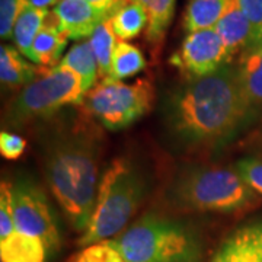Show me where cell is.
<instances>
[{
  "mask_svg": "<svg viewBox=\"0 0 262 262\" xmlns=\"http://www.w3.org/2000/svg\"><path fill=\"white\" fill-rule=\"evenodd\" d=\"M252 110L237 67L229 63L181 88L169 103V120L179 137L214 143L233 134Z\"/></svg>",
  "mask_w": 262,
  "mask_h": 262,
  "instance_id": "1",
  "label": "cell"
},
{
  "mask_svg": "<svg viewBox=\"0 0 262 262\" xmlns=\"http://www.w3.org/2000/svg\"><path fill=\"white\" fill-rule=\"evenodd\" d=\"M48 185L69 222L83 233L98 195V153L86 139L57 141L46 160Z\"/></svg>",
  "mask_w": 262,
  "mask_h": 262,
  "instance_id": "2",
  "label": "cell"
},
{
  "mask_svg": "<svg viewBox=\"0 0 262 262\" xmlns=\"http://www.w3.org/2000/svg\"><path fill=\"white\" fill-rule=\"evenodd\" d=\"M141 196L143 184L139 175L125 160H115L99 182L94 214L79 245L89 246L117 236L136 213Z\"/></svg>",
  "mask_w": 262,
  "mask_h": 262,
  "instance_id": "3",
  "label": "cell"
},
{
  "mask_svg": "<svg viewBox=\"0 0 262 262\" xmlns=\"http://www.w3.org/2000/svg\"><path fill=\"white\" fill-rule=\"evenodd\" d=\"M125 262H195L200 245L181 223L144 215L113 239Z\"/></svg>",
  "mask_w": 262,
  "mask_h": 262,
  "instance_id": "4",
  "label": "cell"
},
{
  "mask_svg": "<svg viewBox=\"0 0 262 262\" xmlns=\"http://www.w3.org/2000/svg\"><path fill=\"white\" fill-rule=\"evenodd\" d=\"M255 191L230 169H198L185 175L177 187V198L195 211L234 213L255 200Z\"/></svg>",
  "mask_w": 262,
  "mask_h": 262,
  "instance_id": "5",
  "label": "cell"
},
{
  "mask_svg": "<svg viewBox=\"0 0 262 262\" xmlns=\"http://www.w3.org/2000/svg\"><path fill=\"white\" fill-rule=\"evenodd\" d=\"M155 102V88L141 77L134 83H124L105 77L84 95L88 113L110 130H121L149 113Z\"/></svg>",
  "mask_w": 262,
  "mask_h": 262,
  "instance_id": "6",
  "label": "cell"
},
{
  "mask_svg": "<svg viewBox=\"0 0 262 262\" xmlns=\"http://www.w3.org/2000/svg\"><path fill=\"white\" fill-rule=\"evenodd\" d=\"M84 95L80 77L58 64L20 91L10 105L9 121L24 124L53 115L67 105L80 103Z\"/></svg>",
  "mask_w": 262,
  "mask_h": 262,
  "instance_id": "7",
  "label": "cell"
},
{
  "mask_svg": "<svg viewBox=\"0 0 262 262\" xmlns=\"http://www.w3.org/2000/svg\"><path fill=\"white\" fill-rule=\"evenodd\" d=\"M10 206L16 230L39 239L48 253L60 246V234L46 195L34 184L19 181L10 187Z\"/></svg>",
  "mask_w": 262,
  "mask_h": 262,
  "instance_id": "8",
  "label": "cell"
},
{
  "mask_svg": "<svg viewBox=\"0 0 262 262\" xmlns=\"http://www.w3.org/2000/svg\"><path fill=\"white\" fill-rule=\"evenodd\" d=\"M170 61L185 75L198 79L229 64L232 56L215 28H208L189 32Z\"/></svg>",
  "mask_w": 262,
  "mask_h": 262,
  "instance_id": "9",
  "label": "cell"
},
{
  "mask_svg": "<svg viewBox=\"0 0 262 262\" xmlns=\"http://www.w3.org/2000/svg\"><path fill=\"white\" fill-rule=\"evenodd\" d=\"M9 182L0 187V259L2 262H46L48 251L46 245L16 230L10 206Z\"/></svg>",
  "mask_w": 262,
  "mask_h": 262,
  "instance_id": "10",
  "label": "cell"
},
{
  "mask_svg": "<svg viewBox=\"0 0 262 262\" xmlns=\"http://www.w3.org/2000/svg\"><path fill=\"white\" fill-rule=\"evenodd\" d=\"M53 12L69 39L91 37L102 22L111 18L110 13L96 9L84 0H61Z\"/></svg>",
  "mask_w": 262,
  "mask_h": 262,
  "instance_id": "11",
  "label": "cell"
},
{
  "mask_svg": "<svg viewBox=\"0 0 262 262\" xmlns=\"http://www.w3.org/2000/svg\"><path fill=\"white\" fill-rule=\"evenodd\" d=\"M211 262H262V222L242 226L229 234Z\"/></svg>",
  "mask_w": 262,
  "mask_h": 262,
  "instance_id": "12",
  "label": "cell"
},
{
  "mask_svg": "<svg viewBox=\"0 0 262 262\" xmlns=\"http://www.w3.org/2000/svg\"><path fill=\"white\" fill-rule=\"evenodd\" d=\"M215 31L225 42L233 58L236 54H242L246 48L253 44V31L248 20L239 0H229L225 12L215 24Z\"/></svg>",
  "mask_w": 262,
  "mask_h": 262,
  "instance_id": "13",
  "label": "cell"
},
{
  "mask_svg": "<svg viewBox=\"0 0 262 262\" xmlns=\"http://www.w3.org/2000/svg\"><path fill=\"white\" fill-rule=\"evenodd\" d=\"M67 42H69V37L60 28L56 13L50 12L46 25L34 39L28 58L32 63L46 67L47 70L53 69L58 66Z\"/></svg>",
  "mask_w": 262,
  "mask_h": 262,
  "instance_id": "14",
  "label": "cell"
},
{
  "mask_svg": "<svg viewBox=\"0 0 262 262\" xmlns=\"http://www.w3.org/2000/svg\"><path fill=\"white\" fill-rule=\"evenodd\" d=\"M241 83L253 110L262 106V42H256L241 54L237 64Z\"/></svg>",
  "mask_w": 262,
  "mask_h": 262,
  "instance_id": "15",
  "label": "cell"
},
{
  "mask_svg": "<svg viewBox=\"0 0 262 262\" xmlns=\"http://www.w3.org/2000/svg\"><path fill=\"white\" fill-rule=\"evenodd\" d=\"M48 13H50L48 10L38 9L35 6H32L29 2L19 13L18 19L15 22V27H13L12 38L15 41L16 48L20 51V54L27 58L29 57L34 39L47 22Z\"/></svg>",
  "mask_w": 262,
  "mask_h": 262,
  "instance_id": "16",
  "label": "cell"
},
{
  "mask_svg": "<svg viewBox=\"0 0 262 262\" xmlns=\"http://www.w3.org/2000/svg\"><path fill=\"white\" fill-rule=\"evenodd\" d=\"M37 69L22 57L18 48L2 46L0 48V79L9 88L27 86L35 80Z\"/></svg>",
  "mask_w": 262,
  "mask_h": 262,
  "instance_id": "17",
  "label": "cell"
},
{
  "mask_svg": "<svg viewBox=\"0 0 262 262\" xmlns=\"http://www.w3.org/2000/svg\"><path fill=\"white\" fill-rule=\"evenodd\" d=\"M60 66L72 70L73 73L80 77L86 94L96 84L99 69H98L94 50L91 47L89 41L79 42L70 48L69 53L61 58Z\"/></svg>",
  "mask_w": 262,
  "mask_h": 262,
  "instance_id": "18",
  "label": "cell"
},
{
  "mask_svg": "<svg viewBox=\"0 0 262 262\" xmlns=\"http://www.w3.org/2000/svg\"><path fill=\"white\" fill-rule=\"evenodd\" d=\"M143 6L147 13V28L146 35L151 46L158 47L166 35L169 25L175 13L177 0H133Z\"/></svg>",
  "mask_w": 262,
  "mask_h": 262,
  "instance_id": "19",
  "label": "cell"
},
{
  "mask_svg": "<svg viewBox=\"0 0 262 262\" xmlns=\"http://www.w3.org/2000/svg\"><path fill=\"white\" fill-rule=\"evenodd\" d=\"M227 2L229 0H189L184 18V27L188 34L214 28L225 12Z\"/></svg>",
  "mask_w": 262,
  "mask_h": 262,
  "instance_id": "20",
  "label": "cell"
},
{
  "mask_svg": "<svg viewBox=\"0 0 262 262\" xmlns=\"http://www.w3.org/2000/svg\"><path fill=\"white\" fill-rule=\"evenodd\" d=\"M118 41H128L139 37L143 29L147 28V13L137 2H127L110 18Z\"/></svg>",
  "mask_w": 262,
  "mask_h": 262,
  "instance_id": "21",
  "label": "cell"
},
{
  "mask_svg": "<svg viewBox=\"0 0 262 262\" xmlns=\"http://www.w3.org/2000/svg\"><path fill=\"white\" fill-rule=\"evenodd\" d=\"M91 47L94 50L95 58L99 69V76L111 77V64H113V56L115 47L118 44V38L114 32L111 20H105L98 28L95 29L94 34L89 37Z\"/></svg>",
  "mask_w": 262,
  "mask_h": 262,
  "instance_id": "22",
  "label": "cell"
},
{
  "mask_svg": "<svg viewBox=\"0 0 262 262\" xmlns=\"http://www.w3.org/2000/svg\"><path fill=\"white\" fill-rule=\"evenodd\" d=\"M144 67L146 60L140 50L127 41H118L113 56L111 77L115 80H124L139 75Z\"/></svg>",
  "mask_w": 262,
  "mask_h": 262,
  "instance_id": "23",
  "label": "cell"
},
{
  "mask_svg": "<svg viewBox=\"0 0 262 262\" xmlns=\"http://www.w3.org/2000/svg\"><path fill=\"white\" fill-rule=\"evenodd\" d=\"M73 262H125L113 241H103L84 246L82 252L75 256Z\"/></svg>",
  "mask_w": 262,
  "mask_h": 262,
  "instance_id": "24",
  "label": "cell"
},
{
  "mask_svg": "<svg viewBox=\"0 0 262 262\" xmlns=\"http://www.w3.org/2000/svg\"><path fill=\"white\" fill-rule=\"evenodd\" d=\"M28 0H0V37L9 39L13 34V27L19 13Z\"/></svg>",
  "mask_w": 262,
  "mask_h": 262,
  "instance_id": "25",
  "label": "cell"
},
{
  "mask_svg": "<svg viewBox=\"0 0 262 262\" xmlns=\"http://www.w3.org/2000/svg\"><path fill=\"white\" fill-rule=\"evenodd\" d=\"M236 172L252 188L262 195V160L246 158L236 163Z\"/></svg>",
  "mask_w": 262,
  "mask_h": 262,
  "instance_id": "26",
  "label": "cell"
},
{
  "mask_svg": "<svg viewBox=\"0 0 262 262\" xmlns=\"http://www.w3.org/2000/svg\"><path fill=\"white\" fill-rule=\"evenodd\" d=\"M253 31V44L262 42V0H239ZM252 44V46H253Z\"/></svg>",
  "mask_w": 262,
  "mask_h": 262,
  "instance_id": "27",
  "label": "cell"
},
{
  "mask_svg": "<svg viewBox=\"0 0 262 262\" xmlns=\"http://www.w3.org/2000/svg\"><path fill=\"white\" fill-rule=\"evenodd\" d=\"M25 147H27V141L18 134H13L9 131L0 133V153L3 158L10 160L18 159L25 151Z\"/></svg>",
  "mask_w": 262,
  "mask_h": 262,
  "instance_id": "28",
  "label": "cell"
},
{
  "mask_svg": "<svg viewBox=\"0 0 262 262\" xmlns=\"http://www.w3.org/2000/svg\"><path fill=\"white\" fill-rule=\"evenodd\" d=\"M84 2H88L89 5H92L96 9L106 12V13H110L113 16L117 10L120 9L121 6H124L127 2H130V0H84Z\"/></svg>",
  "mask_w": 262,
  "mask_h": 262,
  "instance_id": "29",
  "label": "cell"
},
{
  "mask_svg": "<svg viewBox=\"0 0 262 262\" xmlns=\"http://www.w3.org/2000/svg\"><path fill=\"white\" fill-rule=\"evenodd\" d=\"M28 2L32 5V6L38 8V9L48 10V8H51V6H54V8H56L57 5H58L61 0H28Z\"/></svg>",
  "mask_w": 262,
  "mask_h": 262,
  "instance_id": "30",
  "label": "cell"
}]
</instances>
